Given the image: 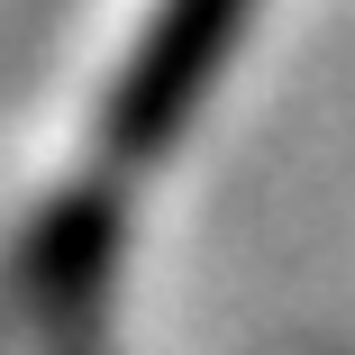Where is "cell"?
<instances>
[{"label":"cell","mask_w":355,"mask_h":355,"mask_svg":"<svg viewBox=\"0 0 355 355\" xmlns=\"http://www.w3.org/2000/svg\"><path fill=\"white\" fill-rule=\"evenodd\" d=\"M246 10L255 0H155V19L137 28L128 73L110 92V137L119 146H164V137L182 128V110L209 92L228 37L246 28Z\"/></svg>","instance_id":"6da1fadb"}]
</instances>
